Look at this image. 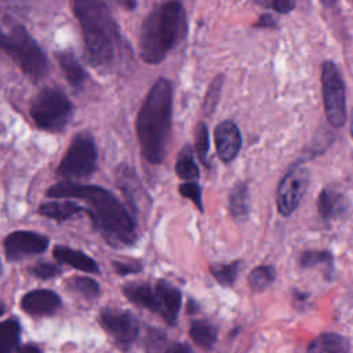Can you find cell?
<instances>
[{
    "mask_svg": "<svg viewBox=\"0 0 353 353\" xmlns=\"http://www.w3.org/2000/svg\"><path fill=\"white\" fill-rule=\"evenodd\" d=\"M50 197L81 199L88 205V214L109 244L130 247L137 240V229L131 215L121 203L106 189L92 185L61 182L47 192Z\"/></svg>",
    "mask_w": 353,
    "mask_h": 353,
    "instance_id": "cell-1",
    "label": "cell"
},
{
    "mask_svg": "<svg viewBox=\"0 0 353 353\" xmlns=\"http://www.w3.org/2000/svg\"><path fill=\"white\" fill-rule=\"evenodd\" d=\"M172 117V85L160 77L148 92L137 117V137L146 161L159 164L164 160Z\"/></svg>",
    "mask_w": 353,
    "mask_h": 353,
    "instance_id": "cell-2",
    "label": "cell"
},
{
    "mask_svg": "<svg viewBox=\"0 0 353 353\" xmlns=\"http://www.w3.org/2000/svg\"><path fill=\"white\" fill-rule=\"evenodd\" d=\"M186 14L181 3L159 4L145 19L139 33V55L143 62H161L174 46L185 36Z\"/></svg>",
    "mask_w": 353,
    "mask_h": 353,
    "instance_id": "cell-3",
    "label": "cell"
},
{
    "mask_svg": "<svg viewBox=\"0 0 353 353\" xmlns=\"http://www.w3.org/2000/svg\"><path fill=\"white\" fill-rule=\"evenodd\" d=\"M72 6L81 23L90 59L95 65L109 63L114 57L120 36L108 7L97 0H76Z\"/></svg>",
    "mask_w": 353,
    "mask_h": 353,
    "instance_id": "cell-4",
    "label": "cell"
},
{
    "mask_svg": "<svg viewBox=\"0 0 353 353\" xmlns=\"http://www.w3.org/2000/svg\"><path fill=\"white\" fill-rule=\"evenodd\" d=\"M0 47L18 63L32 80H39L47 72V58L26 29L6 18L0 21Z\"/></svg>",
    "mask_w": 353,
    "mask_h": 353,
    "instance_id": "cell-5",
    "label": "cell"
},
{
    "mask_svg": "<svg viewBox=\"0 0 353 353\" xmlns=\"http://www.w3.org/2000/svg\"><path fill=\"white\" fill-rule=\"evenodd\" d=\"M30 114L39 127L57 131L68 124L72 114V105L62 91L48 87L33 98Z\"/></svg>",
    "mask_w": 353,
    "mask_h": 353,
    "instance_id": "cell-6",
    "label": "cell"
},
{
    "mask_svg": "<svg viewBox=\"0 0 353 353\" xmlns=\"http://www.w3.org/2000/svg\"><path fill=\"white\" fill-rule=\"evenodd\" d=\"M97 167V149L88 132H80L70 142L59 167L58 175L66 179L88 176Z\"/></svg>",
    "mask_w": 353,
    "mask_h": 353,
    "instance_id": "cell-7",
    "label": "cell"
},
{
    "mask_svg": "<svg viewBox=\"0 0 353 353\" xmlns=\"http://www.w3.org/2000/svg\"><path fill=\"white\" fill-rule=\"evenodd\" d=\"M321 91L327 120L334 127H342L346 123V92L345 83L336 65L331 61L321 66Z\"/></svg>",
    "mask_w": 353,
    "mask_h": 353,
    "instance_id": "cell-8",
    "label": "cell"
},
{
    "mask_svg": "<svg viewBox=\"0 0 353 353\" xmlns=\"http://www.w3.org/2000/svg\"><path fill=\"white\" fill-rule=\"evenodd\" d=\"M309 183V172L306 168L292 167L280 181L276 194L277 210L281 215H291L299 205Z\"/></svg>",
    "mask_w": 353,
    "mask_h": 353,
    "instance_id": "cell-9",
    "label": "cell"
},
{
    "mask_svg": "<svg viewBox=\"0 0 353 353\" xmlns=\"http://www.w3.org/2000/svg\"><path fill=\"white\" fill-rule=\"evenodd\" d=\"M99 320L108 334L121 345H128L138 336V320L127 310L106 307L101 312Z\"/></svg>",
    "mask_w": 353,
    "mask_h": 353,
    "instance_id": "cell-10",
    "label": "cell"
},
{
    "mask_svg": "<svg viewBox=\"0 0 353 353\" xmlns=\"http://www.w3.org/2000/svg\"><path fill=\"white\" fill-rule=\"evenodd\" d=\"M47 245L48 240L44 236L28 230H17L4 240V250L8 259H19L43 252Z\"/></svg>",
    "mask_w": 353,
    "mask_h": 353,
    "instance_id": "cell-11",
    "label": "cell"
},
{
    "mask_svg": "<svg viewBox=\"0 0 353 353\" xmlns=\"http://www.w3.org/2000/svg\"><path fill=\"white\" fill-rule=\"evenodd\" d=\"M214 141L218 157L223 163H230L236 159L241 148V134L239 127L230 121H221L214 131Z\"/></svg>",
    "mask_w": 353,
    "mask_h": 353,
    "instance_id": "cell-12",
    "label": "cell"
},
{
    "mask_svg": "<svg viewBox=\"0 0 353 353\" xmlns=\"http://www.w3.org/2000/svg\"><path fill=\"white\" fill-rule=\"evenodd\" d=\"M154 292L160 306L159 314H161L168 324H174L182 303L181 291L170 283L160 280L154 287Z\"/></svg>",
    "mask_w": 353,
    "mask_h": 353,
    "instance_id": "cell-13",
    "label": "cell"
},
{
    "mask_svg": "<svg viewBox=\"0 0 353 353\" xmlns=\"http://www.w3.org/2000/svg\"><path fill=\"white\" fill-rule=\"evenodd\" d=\"M61 305L59 296L50 290H34L28 292L22 301V309L32 316H43L54 313Z\"/></svg>",
    "mask_w": 353,
    "mask_h": 353,
    "instance_id": "cell-14",
    "label": "cell"
},
{
    "mask_svg": "<svg viewBox=\"0 0 353 353\" xmlns=\"http://www.w3.org/2000/svg\"><path fill=\"white\" fill-rule=\"evenodd\" d=\"M317 210L324 221L338 219L347 214L349 203L343 193L332 188H324L317 200Z\"/></svg>",
    "mask_w": 353,
    "mask_h": 353,
    "instance_id": "cell-15",
    "label": "cell"
},
{
    "mask_svg": "<svg viewBox=\"0 0 353 353\" xmlns=\"http://www.w3.org/2000/svg\"><path fill=\"white\" fill-rule=\"evenodd\" d=\"M123 292L135 305H138L141 307H145V309H148L150 312H154V313L160 312V306H159L156 292L149 284H146V283L127 284V285L123 287Z\"/></svg>",
    "mask_w": 353,
    "mask_h": 353,
    "instance_id": "cell-16",
    "label": "cell"
},
{
    "mask_svg": "<svg viewBox=\"0 0 353 353\" xmlns=\"http://www.w3.org/2000/svg\"><path fill=\"white\" fill-rule=\"evenodd\" d=\"M54 258L58 259L62 263H66V265H69L72 268H76L79 270H83V272H88V273H98L99 272L94 259H91L84 252L77 251V250H72L69 247H63V245L55 247L54 248Z\"/></svg>",
    "mask_w": 353,
    "mask_h": 353,
    "instance_id": "cell-17",
    "label": "cell"
},
{
    "mask_svg": "<svg viewBox=\"0 0 353 353\" xmlns=\"http://www.w3.org/2000/svg\"><path fill=\"white\" fill-rule=\"evenodd\" d=\"M57 57H58L59 66L66 80L69 81V84L73 85L74 88L81 87L83 83L87 80V74H85V70L80 66V63L74 58V55L70 51H61L57 54Z\"/></svg>",
    "mask_w": 353,
    "mask_h": 353,
    "instance_id": "cell-18",
    "label": "cell"
},
{
    "mask_svg": "<svg viewBox=\"0 0 353 353\" xmlns=\"http://www.w3.org/2000/svg\"><path fill=\"white\" fill-rule=\"evenodd\" d=\"M307 353H349V343L338 334H323L309 345Z\"/></svg>",
    "mask_w": 353,
    "mask_h": 353,
    "instance_id": "cell-19",
    "label": "cell"
},
{
    "mask_svg": "<svg viewBox=\"0 0 353 353\" xmlns=\"http://www.w3.org/2000/svg\"><path fill=\"white\" fill-rule=\"evenodd\" d=\"M229 211L236 221H244L248 216V188L244 182H237L229 193Z\"/></svg>",
    "mask_w": 353,
    "mask_h": 353,
    "instance_id": "cell-20",
    "label": "cell"
},
{
    "mask_svg": "<svg viewBox=\"0 0 353 353\" xmlns=\"http://www.w3.org/2000/svg\"><path fill=\"white\" fill-rule=\"evenodd\" d=\"M189 335L192 341L203 349H210L216 342V328L207 320L193 321L189 328Z\"/></svg>",
    "mask_w": 353,
    "mask_h": 353,
    "instance_id": "cell-21",
    "label": "cell"
},
{
    "mask_svg": "<svg viewBox=\"0 0 353 353\" xmlns=\"http://www.w3.org/2000/svg\"><path fill=\"white\" fill-rule=\"evenodd\" d=\"M175 172L181 179H185L188 182H196L200 171L199 167L194 163L193 159V152L189 146H185L178 157H176V163H175Z\"/></svg>",
    "mask_w": 353,
    "mask_h": 353,
    "instance_id": "cell-22",
    "label": "cell"
},
{
    "mask_svg": "<svg viewBox=\"0 0 353 353\" xmlns=\"http://www.w3.org/2000/svg\"><path fill=\"white\" fill-rule=\"evenodd\" d=\"M21 327L17 320L0 323V353H12L18 345Z\"/></svg>",
    "mask_w": 353,
    "mask_h": 353,
    "instance_id": "cell-23",
    "label": "cell"
},
{
    "mask_svg": "<svg viewBox=\"0 0 353 353\" xmlns=\"http://www.w3.org/2000/svg\"><path fill=\"white\" fill-rule=\"evenodd\" d=\"M81 208L80 205H77V203L73 201H62V203H57V201H51V203H46L40 207V214L57 221H63L77 212H80Z\"/></svg>",
    "mask_w": 353,
    "mask_h": 353,
    "instance_id": "cell-24",
    "label": "cell"
},
{
    "mask_svg": "<svg viewBox=\"0 0 353 353\" xmlns=\"http://www.w3.org/2000/svg\"><path fill=\"white\" fill-rule=\"evenodd\" d=\"M276 279V270L270 265H262L251 270L248 276V284L252 291L261 292L266 290Z\"/></svg>",
    "mask_w": 353,
    "mask_h": 353,
    "instance_id": "cell-25",
    "label": "cell"
},
{
    "mask_svg": "<svg viewBox=\"0 0 353 353\" xmlns=\"http://www.w3.org/2000/svg\"><path fill=\"white\" fill-rule=\"evenodd\" d=\"M240 262H232V263H215L210 266L211 276L221 284V285H232L236 280V276L240 269Z\"/></svg>",
    "mask_w": 353,
    "mask_h": 353,
    "instance_id": "cell-26",
    "label": "cell"
},
{
    "mask_svg": "<svg viewBox=\"0 0 353 353\" xmlns=\"http://www.w3.org/2000/svg\"><path fill=\"white\" fill-rule=\"evenodd\" d=\"M223 85V76L218 74L216 77L212 79L211 84L207 88V92L204 95V102H203V110L207 116H211L219 102V97H221V90Z\"/></svg>",
    "mask_w": 353,
    "mask_h": 353,
    "instance_id": "cell-27",
    "label": "cell"
},
{
    "mask_svg": "<svg viewBox=\"0 0 353 353\" xmlns=\"http://www.w3.org/2000/svg\"><path fill=\"white\" fill-rule=\"evenodd\" d=\"M194 149H196V153H197L200 161L207 165L208 164L207 156H208V149H210V141H208V128L203 121L197 123L196 130H194Z\"/></svg>",
    "mask_w": 353,
    "mask_h": 353,
    "instance_id": "cell-28",
    "label": "cell"
},
{
    "mask_svg": "<svg viewBox=\"0 0 353 353\" xmlns=\"http://www.w3.org/2000/svg\"><path fill=\"white\" fill-rule=\"evenodd\" d=\"M332 255L327 251H306L301 255L299 263L302 268H313V266H331Z\"/></svg>",
    "mask_w": 353,
    "mask_h": 353,
    "instance_id": "cell-29",
    "label": "cell"
},
{
    "mask_svg": "<svg viewBox=\"0 0 353 353\" xmlns=\"http://www.w3.org/2000/svg\"><path fill=\"white\" fill-rule=\"evenodd\" d=\"M68 284L70 288H73L85 298H95L99 294V285L97 284V281L88 277H73Z\"/></svg>",
    "mask_w": 353,
    "mask_h": 353,
    "instance_id": "cell-30",
    "label": "cell"
},
{
    "mask_svg": "<svg viewBox=\"0 0 353 353\" xmlns=\"http://www.w3.org/2000/svg\"><path fill=\"white\" fill-rule=\"evenodd\" d=\"M179 194L190 199L200 211H204L203 200H201V189L197 182H185L179 186Z\"/></svg>",
    "mask_w": 353,
    "mask_h": 353,
    "instance_id": "cell-31",
    "label": "cell"
},
{
    "mask_svg": "<svg viewBox=\"0 0 353 353\" xmlns=\"http://www.w3.org/2000/svg\"><path fill=\"white\" fill-rule=\"evenodd\" d=\"M59 268L57 265L48 262H40L32 268V273L39 279H51L59 273Z\"/></svg>",
    "mask_w": 353,
    "mask_h": 353,
    "instance_id": "cell-32",
    "label": "cell"
},
{
    "mask_svg": "<svg viewBox=\"0 0 353 353\" xmlns=\"http://www.w3.org/2000/svg\"><path fill=\"white\" fill-rule=\"evenodd\" d=\"M261 4L266 6V7H272L273 10H276L277 12H281V14H288L295 7V3L291 0H274L272 3L261 1Z\"/></svg>",
    "mask_w": 353,
    "mask_h": 353,
    "instance_id": "cell-33",
    "label": "cell"
},
{
    "mask_svg": "<svg viewBox=\"0 0 353 353\" xmlns=\"http://www.w3.org/2000/svg\"><path fill=\"white\" fill-rule=\"evenodd\" d=\"M114 269L120 274H128V273H135L141 270L139 263H125V262H114Z\"/></svg>",
    "mask_w": 353,
    "mask_h": 353,
    "instance_id": "cell-34",
    "label": "cell"
},
{
    "mask_svg": "<svg viewBox=\"0 0 353 353\" xmlns=\"http://www.w3.org/2000/svg\"><path fill=\"white\" fill-rule=\"evenodd\" d=\"M255 26H258V28H276L277 23H276V19L270 14H263V15L259 17Z\"/></svg>",
    "mask_w": 353,
    "mask_h": 353,
    "instance_id": "cell-35",
    "label": "cell"
},
{
    "mask_svg": "<svg viewBox=\"0 0 353 353\" xmlns=\"http://www.w3.org/2000/svg\"><path fill=\"white\" fill-rule=\"evenodd\" d=\"M165 353H192V349L186 343H172Z\"/></svg>",
    "mask_w": 353,
    "mask_h": 353,
    "instance_id": "cell-36",
    "label": "cell"
},
{
    "mask_svg": "<svg viewBox=\"0 0 353 353\" xmlns=\"http://www.w3.org/2000/svg\"><path fill=\"white\" fill-rule=\"evenodd\" d=\"M15 353H41V350L36 345H23Z\"/></svg>",
    "mask_w": 353,
    "mask_h": 353,
    "instance_id": "cell-37",
    "label": "cell"
},
{
    "mask_svg": "<svg viewBox=\"0 0 353 353\" xmlns=\"http://www.w3.org/2000/svg\"><path fill=\"white\" fill-rule=\"evenodd\" d=\"M350 134H352V138H353V110H352V114H350Z\"/></svg>",
    "mask_w": 353,
    "mask_h": 353,
    "instance_id": "cell-38",
    "label": "cell"
},
{
    "mask_svg": "<svg viewBox=\"0 0 353 353\" xmlns=\"http://www.w3.org/2000/svg\"><path fill=\"white\" fill-rule=\"evenodd\" d=\"M3 313H4V309H3V306H1V305H0V316H1V314H3Z\"/></svg>",
    "mask_w": 353,
    "mask_h": 353,
    "instance_id": "cell-39",
    "label": "cell"
}]
</instances>
